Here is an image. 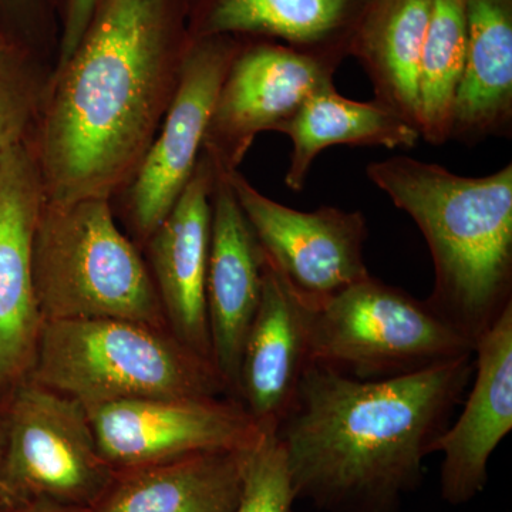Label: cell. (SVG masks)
I'll return each instance as SVG.
<instances>
[{
	"label": "cell",
	"mask_w": 512,
	"mask_h": 512,
	"mask_svg": "<svg viewBox=\"0 0 512 512\" xmlns=\"http://www.w3.org/2000/svg\"><path fill=\"white\" fill-rule=\"evenodd\" d=\"M470 355L473 343L426 299L372 275L312 309V362L355 379H390Z\"/></svg>",
	"instance_id": "8992f818"
},
{
	"label": "cell",
	"mask_w": 512,
	"mask_h": 512,
	"mask_svg": "<svg viewBox=\"0 0 512 512\" xmlns=\"http://www.w3.org/2000/svg\"><path fill=\"white\" fill-rule=\"evenodd\" d=\"M292 141L291 160L285 183L293 191L305 188L316 157L333 146L416 147L419 130L402 117L373 100L370 103L346 99L335 84L312 94L291 120L279 128Z\"/></svg>",
	"instance_id": "44dd1931"
},
{
	"label": "cell",
	"mask_w": 512,
	"mask_h": 512,
	"mask_svg": "<svg viewBox=\"0 0 512 512\" xmlns=\"http://www.w3.org/2000/svg\"><path fill=\"white\" fill-rule=\"evenodd\" d=\"M512 134V0H467V53L451 140Z\"/></svg>",
	"instance_id": "d6986e66"
},
{
	"label": "cell",
	"mask_w": 512,
	"mask_h": 512,
	"mask_svg": "<svg viewBox=\"0 0 512 512\" xmlns=\"http://www.w3.org/2000/svg\"><path fill=\"white\" fill-rule=\"evenodd\" d=\"M312 309L265 256L261 301L242 346L237 384V400L262 433H276L312 362Z\"/></svg>",
	"instance_id": "9a60e30c"
},
{
	"label": "cell",
	"mask_w": 512,
	"mask_h": 512,
	"mask_svg": "<svg viewBox=\"0 0 512 512\" xmlns=\"http://www.w3.org/2000/svg\"><path fill=\"white\" fill-rule=\"evenodd\" d=\"M296 495L284 447L276 434H265L249 451L241 497L234 512H293Z\"/></svg>",
	"instance_id": "cb8c5ba5"
},
{
	"label": "cell",
	"mask_w": 512,
	"mask_h": 512,
	"mask_svg": "<svg viewBox=\"0 0 512 512\" xmlns=\"http://www.w3.org/2000/svg\"><path fill=\"white\" fill-rule=\"evenodd\" d=\"M6 446V417L3 407L0 406V468H2L3 454Z\"/></svg>",
	"instance_id": "83f0119b"
},
{
	"label": "cell",
	"mask_w": 512,
	"mask_h": 512,
	"mask_svg": "<svg viewBox=\"0 0 512 512\" xmlns=\"http://www.w3.org/2000/svg\"><path fill=\"white\" fill-rule=\"evenodd\" d=\"M370 0H187L191 40L211 36L275 40L340 66Z\"/></svg>",
	"instance_id": "e0dca14e"
},
{
	"label": "cell",
	"mask_w": 512,
	"mask_h": 512,
	"mask_svg": "<svg viewBox=\"0 0 512 512\" xmlns=\"http://www.w3.org/2000/svg\"><path fill=\"white\" fill-rule=\"evenodd\" d=\"M28 143L0 161V406L29 379L43 320L33 284V238L45 202Z\"/></svg>",
	"instance_id": "7c38bea8"
},
{
	"label": "cell",
	"mask_w": 512,
	"mask_h": 512,
	"mask_svg": "<svg viewBox=\"0 0 512 512\" xmlns=\"http://www.w3.org/2000/svg\"><path fill=\"white\" fill-rule=\"evenodd\" d=\"M190 45L187 0H101L72 56L53 70L26 141L46 201L111 200L130 183Z\"/></svg>",
	"instance_id": "6da1fadb"
},
{
	"label": "cell",
	"mask_w": 512,
	"mask_h": 512,
	"mask_svg": "<svg viewBox=\"0 0 512 512\" xmlns=\"http://www.w3.org/2000/svg\"><path fill=\"white\" fill-rule=\"evenodd\" d=\"M430 9L431 0H370L350 49L372 83L375 101L417 130L420 60Z\"/></svg>",
	"instance_id": "ffe728a7"
},
{
	"label": "cell",
	"mask_w": 512,
	"mask_h": 512,
	"mask_svg": "<svg viewBox=\"0 0 512 512\" xmlns=\"http://www.w3.org/2000/svg\"><path fill=\"white\" fill-rule=\"evenodd\" d=\"M100 3L101 0H56L60 35L55 69L72 56Z\"/></svg>",
	"instance_id": "484cf974"
},
{
	"label": "cell",
	"mask_w": 512,
	"mask_h": 512,
	"mask_svg": "<svg viewBox=\"0 0 512 512\" xmlns=\"http://www.w3.org/2000/svg\"><path fill=\"white\" fill-rule=\"evenodd\" d=\"M33 284L45 322L127 319L168 328L143 252L120 228L109 198L43 202Z\"/></svg>",
	"instance_id": "5b68a950"
},
{
	"label": "cell",
	"mask_w": 512,
	"mask_h": 512,
	"mask_svg": "<svg viewBox=\"0 0 512 512\" xmlns=\"http://www.w3.org/2000/svg\"><path fill=\"white\" fill-rule=\"evenodd\" d=\"M227 175L269 264L306 305L318 308L370 276L362 212L293 210L256 190L238 170Z\"/></svg>",
	"instance_id": "30bf717a"
},
{
	"label": "cell",
	"mask_w": 512,
	"mask_h": 512,
	"mask_svg": "<svg viewBox=\"0 0 512 512\" xmlns=\"http://www.w3.org/2000/svg\"><path fill=\"white\" fill-rule=\"evenodd\" d=\"M6 512H90V508L72 507V505L49 503V501H36V503L22 505V507Z\"/></svg>",
	"instance_id": "4316f807"
},
{
	"label": "cell",
	"mask_w": 512,
	"mask_h": 512,
	"mask_svg": "<svg viewBox=\"0 0 512 512\" xmlns=\"http://www.w3.org/2000/svg\"><path fill=\"white\" fill-rule=\"evenodd\" d=\"M244 37L191 40L180 83L153 143L136 174L111 198L114 215L143 251L190 183L210 123L215 99Z\"/></svg>",
	"instance_id": "ba28073f"
},
{
	"label": "cell",
	"mask_w": 512,
	"mask_h": 512,
	"mask_svg": "<svg viewBox=\"0 0 512 512\" xmlns=\"http://www.w3.org/2000/svg\"><path fill=\"white\" fill-rule=\"evenodd\" d=\"M249 451H205L114 470L90 512H234Z\"/></svg>",
	"instance_id": "ac0fdd59"
},
{
	"label": "cell",
	"mask_w": 512,
	"mask_h": 512,
	"mask_svg": "<svg viewBox=\"0 0 512 512\" xmlns=\"http://www.w3.org/2000/svg\"><path fill=\"white\" fill-rule=\"evenodd\" d=\"M114 470L205 451H249L265 433L234 397H153L87 410Z\"/></svg>",
	"instance_id": "8fae6325"
},
{
	"label": "cell",
	"mask_w": 512,
	"mask_h": 512,
	"mask_svg": "<svg viewBox=\"0 0 512 512\" xmlns=\"http://www.w3.org/2000/svg\"><path fill=\"white\" fill-rule=\"evenodd\" d=\"M467 53V0H431L419 73V131L431 146L451 140Z\"/></svg>",
	"instance_id": "7402d4cb"
},
{
	"label": "cell",
	"mask_w": 512,
	"mask_h": 512,
	"mask_svg": "<svg viewBox=\"0 0 512 512\" xmlns=\"http://www.w3.org/2000/svg\"><path fill=\"white\" fill-rule=\"evenodd\" d=\"M473 373L474 355L382 380L309 363L275 433L296 500L328 512H402Z\"/></svg>",
	"instance_id": "7a4b0ae2"
},
{
	"label": "cell",
	"mask_w": 512,
	"mask_h": 512,
	"mask_svg": "<svg viewBox=\"0 0 512 512\" xmlns=\"http://www.w3.org/2000/svg\"><path fill=\"white\" fill-rule=\"evenodd\" d=\"M211 207L205 298L212 362L237 399L239 360L261 301L265 254L227 174L217 171Z\"/></svg>",
	"instance_id": "2e32d148"
},
{
	"label": "cell",
	"mask_w": 512,
	"mask_h": 512,
	"mask_svg": "<svg viewBox=\"0 0 512 512\" xmlns=\"http://www.w3.org/2000/svg\"><path fill=\"white\" fill-rule=\"evenodd\" d=\"M56 0H0V36L56 63L59 49Z\"/></svg>",
	"instance_id": "d4e9b609"
},
{
	"label": "cell",
	"mask_w": 512,
	"mask_h": 512,
	"mask_svg": "<svg viewBox=\"0 0 512 512\" xmlns=\"http://www.w3.org/2000/svg\"><path fill=\"white\" fill-rule=\"evenodd\" d=\"M29 379L86 410L153 397H232L214 363L170 329L127 319L45 322Z\"/></svg>",
	"instance_id": "277c9868"
},
{
	"label": "cell",
	"mask_w": 512,
	"mask_h": 512,
	"mask_svg": "<svg viewBox=\"0 0 512 512\" xmlns=\"http://www.w3.org/2000/svg\"><path fill=\"white\" fill-rule=\"evenodd\" d=\"M339 67L268 39L244 37L212 109L202 154L218 173H232L255 138L278 131L303 103L333 84Z\"/></svg>",
	"instance_id": "9c48e42d"
},
{
	"label": "cell",
	"mask_w": 512,
	"mask_h": 512,
	"mask_svg": "<svg viewBox=\"0 0 512 512\" xmlns=\"http://www.w3.org/2000/svg\"><path fill=\"white\" fill-rule=\"evenodd\" d=\"M366 174L429 245L434 288L426 301L476 348L512 305V165L463 177L396 156L367 165Z\"/></svg>",
	"instance_id": "3957f363"
},
{
	"label": "cell",
	"mask_w": 512,
	"mask_h": 512,
	"mask_svg": "<svg viewBox=\"0 0 512 512\" xmlns=\"http://www.w3.org/2000/svg\"><path fill=\"white\" fill-rule=\"evenodd\" d=\"M2 407L0 512L36 501L92 508L114 468L101 456L82 404L28 379Z\"/></svg>",
	"instance_id": "52a82bcc"
},
{
	"label": "cell",
	"mask_w": 512,
	"mask_h": 512,
	"mask_svg": "<svg viewBox=\"0 0 512 512\" xmlns=\"http://www.w3.org/2000/svg\"><path fill=\"white\" fill-rule=\"evenodd\" d=\"M215 177L217 170L201 153L190 183L141 251L168 329L185 346L211 362L205 288Z\"/></svg>",
	"instance_id": "4fadbf2b"
},
{
	"label": "cell",
	"mask_w": 512,
	"mask_h": 512,
	"mask_svg": "<svg viewBox=\"0 0 512 512\" xmlns=\"http://www.w3.org/2000/svg\"><path fill=\"white\" fill-rule=\"evenodd\" d=\"M53 70L55 63L0 36V161L29 140Z\"/></svg>",
	"instance_id": "603a6c76"
},
{
	"label": "cell",
	"mask_w": 512,
	"mask_h": 512,
	"mask_svg": "<svg viewBox=\"0 0 512 512\" xmlns=\"http://www.w3.org/2000/svg\"><path fill=\"white\" fill-rule=\"evenodd\" d=\"M474 356L473 390L463 412L431 448L444 456L440 493L450 505L483 493L488 461L512 429V305L477 340Z\"/></svg>",
	"instance_id": "5bb4252c"
}]
</instances>
